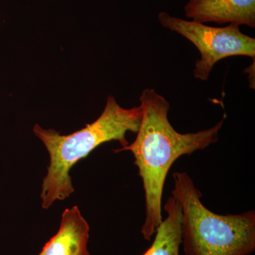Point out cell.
<instances>
[{
  "mask_svg": "<svg viewBox=\"0 0 255 255\" xmlns=\"http://www.w3.org/2000/svg\"><path fill=\"white\" fill-rule=\"evenodd\" d=\"M140 101L143 114L136 138L114 152L130 151L135 158L145 194V216L141 234L148 241L162 221L164 185L172 164L183 155H191L218 142L224 120L206 130L180 133L169 123L170 106L162 96L153 89H145Z\"/></svg>",
  "mask_w": 255,
  "mask_h": 255,
  "instance_id": "6da1fadb",
  "label": "cell"
},
{
  "mask_svg": "<svg viewBox=\"0 0 255 255\" xmlns=\"http://www.w3.org/2000/svg\"><path fill=\"white\" fill-rule=\"evenodd\" d=\"M142 114L141 105L125 109L110 95L100 117L70 135H61L54 129H45L36 124L33 131L44 144L50 156L42 184V207L49 209L55 201L70 197L75 191L70 175L72 167L97 147L112 140L119 141L122 147L128 145L127 133L138 131Z\"/></svg>",
  "mask_w": 255,
  "mask_h": 255,
  "instance_id": "7a4b0ae2",
  "label": "cell"
},
{
  "mask_svg": "<svg viewBox=\"0 0 255 255\" xmlns=\"http://www.w3.org/2000/svg\"><path fill=\"white\" fill-rule=\"evenodd\" d=\"M172 196L182 208L185 255H251L255 250V211L219 215L206 207L187 173L173 174Z\"/></svg>",
  "mask_w": 255,
  "mask_h": 255,
  "instance_id": "3957f363",
  "label": "cell"
},
{
  "mask_svg": "<svg viewBox=\"0 0 255 255\" xmlns=\"http://www.w3.org/2000/svg\"><path fill=\"white\" fill-rule=\"evenodd\" d=\"M158 18L164 27L182 35L200 52L201 59L196 60L194 71L196 79L207 80L215 64L223 58L243 55L255 59V39L242 33L238 25L212 27L165 12L159 13Z\"/></svg>",
  "mask_w": 255,
  "mask_h": 255,
  "instance_id": "277c9868",
  "label": "cell"
},
{
  "mask_svg": "<svg viewBox=\"0 0 255 255\" xmlns=\"http://www.w3.org/2000/svg\"><path fill=\"white\" fill-rule=\"evenodd\" d=\"M185 15L196 22L255 27V0H189Z\"/></svg>",
  "mask_w": 255,
  "mask_h": 255,
  "instance_id": "5b68a950",
  "label": "cell"
},
{
  "mask_svg": "<svg viewBox=\"0 0 255 255\" xmlns=\"http://www.w3.org/2000/svg\"><path fill=\"white\" fill-rule=\"evenodd\" d=\"M89 236L90 226L78 206L66 209L58 233L38 255H90L87 249Z\"/></svg>",
  "mask_w": 255,
  "mask_h": 255,
  "instance_id": "8992f818",
  "label": "cell"
},
{
  "mask_svg": "<svg viewBox=\"0 0 255 255\" xmlns=\"http://www.w3.org/2000/svg\"><path fill=\"white\" fill-rule=\"evenodd\" d=\"M165 219L155 231L150 248L142 255H179L182 246V208L172 196L164 205Z\"/></svg>",
  "mask_w": 255,
  "mask_h": 255,
  "instance_id": "52a82bcc",
  "label": "cell"
}]
</instances>
